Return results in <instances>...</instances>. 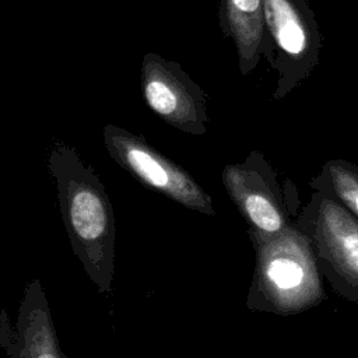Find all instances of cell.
Segmentation results:
<instances>
[{"label":"cell","mask_w":358,"mask_h":358,"mask_svg":"<svg viewBox=\"0 0 358 358\" xmlns=\"http://www.w3.org/2000/svg\"><path fill=\"white\" fill-rule=\"evenodd\" d=\"M143 90L148 106L166 123L190 134L207 131L206 98L180 70L148 55L143 69Z\"/></svg>","instance_id":"7"},{"label":"cell","mask_w":358,"mask_h":358,"mask_svg":"<svg viewBox=\"0 0 358 358\" xmlns=\"http://www.w3.org/2000/svg\"><path fill=\"white\" fill-rule=\"evenodd\" d=\"M255 268L246 295L252 312L294 316L326 299L312 243L296 224L270 236H249Z\"/></svg>","instance_id":"2"},{"label":"cell","mask_w":358,"mask_h":358,"mask_svg":"<svg viewBox=\"0 0 358 358\" xmlns=\"http://www.w3.org/2000/svg\"><path fill=\"white\" fill-rule=\"evenodd\" d=\"M309 186L312 190L322 192L336 201H338L345 210H348L355 218H358V165L341 159H327L320 172L310 179Z\"/></svg>","instance_id":"10"},{"label":"cell","mask_w":358,"mask_h":358,"mask_svg":"<svg viewBox=\"0 0 358 358\" xmlns=\"http://www.w3.org/2000/svg\"><path fill=\"white\" fill-rule=\"evenodd\" d=\"M221 179L249 236L275 235L295 224L301 211L295 186L280 182L263 152L250 151L242 162L227 165Z\"/></svg>","instance_id":"3"},{"label":"cell","mask_w":358,"mask_h":358,"mask_svg":"<svg viewBox=\"0 0 358 358\" xmlns=\"http://www.w3.org/2000/svg\"><path fill=\"white\" fill-rule=\"evenodd\" d=\"M105 147L112 159L138 180L169 200L206 215H215L210 194L175 161L151 147L143 137L120 127L106 126Z\"/></svg>","instance_id":"6"},{"label":"cell","mask_w":358,"mask_h":358,"mask_svg":"<svg viewBox=\"0 0 358 358\" xmlns=\"http://www.w3.org/2000/svg\"><path fill=\"white\" fill-rule=\"evenodd\" d=\"M267 50L277 71L273 101H281L306 80L319 63L322 34L306 0H264Z\"/></svg>","instance_id":"5"},{"label":"cell","mask_w":358,"mask_h":358,"mask_svg":"<svg viewBox=\"0 0 358 358\" xmlns=\"http://www.w3.org/2000/svg\"><path fill=\"white\" fill-rule=\"evenodd\" d=\"M0 347L10 358H66L39 278L27 284L14 326L0 312Z\"/></svg>","instance_id":"8"},{"label":"cell","mask_w":358,"mask_h":358,"mask_svg":"<svg viewBox=\"0 0 358 358\" xmlns=\"http://www.w3.org/2000/svg\"><path fill=\"white\" fill-rule=\"evenodd\" d=\"M220 21L235 43L241 73L248 76L267 50L264 0H220Z\"/></svg>","instance_id":"9"},{"label":"cell","mask_w":358,"mask_h":358,"mask_svg":"<svg viewBox=\"0 0 358 358\" xmlns=\"http://www.w3.org/2000/svg\"><path fill=\"white\" fill-rule=\"evenodd\" d=\"M48 166L71 249L98 292L108 295L115 273L116 227L105 186L66 145L52 148Z\"/></svg>","instance_id":"1"},{"label":"cell","mask_w":358,"mask_h":358,"mask_svg":"<svg viewBox=\"0 0 358 358\" xmlns=\"http://www.w3.org/2000/svg\"><path fill=\"white\" fill-rule=\"evenodd\" d=\"M295 224L309 238L319 270L333 291L358 302V218L330 196L313 190Z\"/></svg>","instance_id":"4"}]
</instances>
